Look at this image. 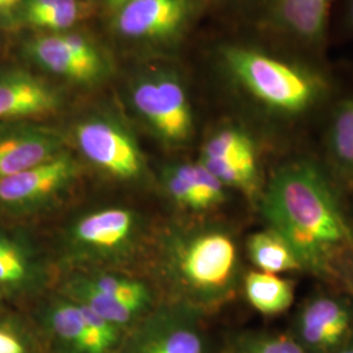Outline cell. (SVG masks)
<instances>
[{"instance_id": "9", "label": "cell", "mask_w": 353, "mask_h": 353, "mask_svg": "<svg viewBox=\"0 0 353 353\" xmlns=\"http://www.w3.org/2000/svg\"><path fill=\"white\" fill-rule=\"evenodd\" d=\"M63 151V138L55 130L29 123L1 125L0 181L42 164Z\"/></svg>"}, {"instance_id": "19", "label": "cell", "mask_w": 353, "mask_h": 353, "mask_svg": "<svg viewBox=\"0 0 353 353\" xmlns=\"http://www.w3.org/2000/svg\"><path fill=\"white\" fill-rule=\"evenodd\" d=\"M245 294L252 307L265 316L285 312L294 296L290 280L262 271H252L245 278Z\"/></svg>"}, {"instance_id": "24", "label": "cell", "mask_w": 353, "mask_h": 353, "mask_svg": "<svg viewBox=\"0 0 353 353\" xmlns=\"http://www.w3.org/2000/svg\"><path fill=\"white\" fill-rule=\"evenodd\" d=\"M81 12L83 10L77 0H58L52 7L26 19V21L37 28L59 32L74 26Z\"/></svg>"}, {"instance_id": "4", "label": "cell", "mask_w": 353, "mask_h": 353, "mask_svg": "<svg viewBox=\"0 0 353 353\" xmlns=\"http://www.w3.org/2000/svg\"><path fill=\"white\" fill-rule=\"evenodd\" d=\"M143 236L140 214L126 207H106L77 217L64 232L63 248L77 265H113L134 254Z\"/></svg>"}, {"instance_id": "16", "label": "cell", "mask_w": 353, "mask_h": 353, "mask_svg": "<svg viewBox=\"0 0 353 353\" xmlns=\"http://www.w3.org/2000/svg\"><path fill=\"white\" fill-rule=\"evenodd\" d=\"M54 335L75 353H108L109 350L85 325L79 305L71 299H58L46 313Z\"/></svg>"}, {"instance_id": "32", "label": "cell", "mask_w": 353, "mask_h": 353, "mask_svg": "<svg viewBox=\"0 0 353 353\" xmlns=\"http://www.w3.org/2000/svg\"><path fill=\"white\" fill-rule=\"evenodd\" d=\"M348 278H347V281H348V285L351 287V290L353 292V268H350L348 270V275H347Z\"/></svg>"}, {"instance_id": "14", "label": "cell", "mask_w": 353, "mask_h": 353, "mask_svg": "<svg viewBox=\"0 0 353 353\" xmlns=\"http://www.w3.org/2000/svg\"><path fill=\"white\" fill-rule=\"evenodd\" d=\"M26 51L43 70L79 84L97 83L108 72V68L80 59L65 45L61 33L32 38L26 43Z\"/></svg>"}, {"instance_id": "25", "label": "cell", "mask_w": 353, "mask_h": 353, "mask_svg": "<svg viewBox=\"0 0 353 353\" xmlns=\"http://www.w3.org/2000/svg\"><path fill=\"white\" fill-rule=\"evenodd\" d=\"M164 185L166 192L178 205L192 211H203L202 203L182 164L170 166L165 170Z\"/></svg>"}, {"instance_id": "22", "label": "cell", "mask_w": 353, "mask_h": 353, "mask_svg": "<svg viewBox=\"0 0 353 353\" xmlns=\"http://www.w3.org/2000/svg\"><path fill=\"white\" fill-rule=\"evenodd\" d=\"M79 275L90 287L108 296H113L115 299L125 301L143 303L147 306L151 303V290L140 280L103 272H89Z\"/></svg>"}, {"instance_id": "3", "label": "cell", "mask_w": 353, "mask_h": 353, "mask_svg": "<svg viewBox=\"0 0 353 353\" xmlns=\"http://www.w3.org/2000/svg\"><path fill=\"white\" fill-rule=\"evenodd\" d=\"M165 276L182 296L203 303L225 299L239 274V254L224 230L173 232L161 246Z\"/></svg>"}, {"instance_id": "29", "label": "cell", "mask_w": 353, "mask_h": 353, "mask_svg": "<svg viewBox=\"0 0 353 353\" xmlns=\"http://www.w3.org/2000/svg\"><path fill=\"white\" fill-rule=\"evenodd\" d=\"M23 0H0V13L8 12L17 7Z\"/></svg>"}, {"instance_id": "17", "label": "cell", "mask_w": 353, "mask_h": 353, "mask_svg": "<svg viewBox=\"0 0 353 353\" xmlns=\"http://www.w3.org/2000/svg\"><path fill=\"white\" fill-rule=\"evenodd\" d=\"M64 293L72 301L88 306L118 327L130 323L147 307V305L119 300L94 290L80 278V275L72 276L64 284Z\"/></svg>"}, {"instance_id": "12", "label": "cell", "mask_w": 353, "mask_h": 353, "mask_svg": "<svg viewBox=\"0 0 353 353\" xmlns=\"http://www.w3.org/2000/svg\"><path fill=\"white\" fill-rule=\"evenodd\" d=\"M351 321V309L343 300L318 296L303 306L297 326L306 345L316 351H327L347 335Z\"/></svg>"}, {"instance_id": "28", "label": "cell", "mask_w": 353, "mask_h": 353, "mask_svg": "<svg viewBox=\"0 0 353 353\" xmlns=\"http://www.w3.org/2000/svg\"><path fill=\"white\" fill-rule=\"evenodd\" d=\"M58 0H26V20L46 11L52 7Z\"/></svg>"}, {"instance_id": "20", "label": "cell", "mask_w": 353, "mask_h": 353, "mask_svg": "<svg viewBox=\"0 0 353 353\" xmlns=\"http://www.w3.org/2000/svg\"><path fill=\"white\" fill-rule=\"evenodd\" d=\"M327 147L334 163L353 173V97L335 109L328 127Z\"/></svg>"}, {"instance_id": "27", "label": "cell", "mask_w": 353, "mask_h": 353, "mask_svg": "<svg viewBox=\"0 0 353 353\" xmlns=\"http://www.w3.org/2000/svg\"><path fill=\"white\" fill-rule=\"evenodd\" d=\"M0 353H28L26 341L12 328L0 326Z\"/></svg>"}, {"instance_id": "11", "label": "cell", "mask_w": 353, "mask_h": 353, "mask_svg": "<svg viewBox=\"0 0 353 353\" xmlns=\"http://www.w3.org/2000/svg\"><path fill=\"white\" fill-rule=\"evenodd\" d=\"M331 0H265L267 20L279 34L319 48L327 33Z\"/></svg>"}, {"instance_id": "15", "label": "cell", "mask_w": 353, "mask_h": 353, "mask_svg": "<svg viewBox=\"0 0 353 353\" xmlns=\"http://www.w3.org/2000/svg\"><path fill=\"white\" fill-rule=\"evenodd\" d=\"M137 353H203L202 339L176 314L163 312L150 325Z\"/></svg>"}, {"instance_id": "21", "label": "cell", "mask_w": 353, "mask_h": 353, "mask_svg": "<svg viewBox=\"0 0 353 353\" xmlns=\"http://www.w3.org/2000/svg\"><path fill=\"white\" fill-rule=\"evenodd\" d=\"M201 157L221 160H242L256 157L252 138L237 127H224L217 130L204 143Z\"/></svg>"}, {"instance_id": "5", "label": "cell", "mask_w": 353, "mask_h": 353, "mask_svg": "<svg viewBox=\"0 0 353 353\" xmlns=\"http://www.w3.org/2000/svg\"><path fill=\"white\" fill-rule=\"evenodd\" d=\"M132 105L166 144L182 145L191 139L194 115L188 92L176 75L141 77L132 88Z\"/></svg>"}, {"instance_id": "8", "label": "cell", "mask_w": 353, "mask_h": 353, "mask_svg": "<svg viewBox=\"0 0 353 353\" xmlns=\"http://www.w3.org/2000/svg\"><path fill=\"white\" fill-rule=\"evenodd\" d=\"M194 0H128L115 17L117 30L130 38L169 39L190 20Z\"/></svg>"}, {"instance_id": "33", "label": "cell", "mask_w": 353, "mask_h": 353, "mask_svg": "<svg viewBox=\"0 0 353 353\" xmlns=\"http://www.w3.org/2000/svg\"><path fill=\"white\" fill-rule=\"evenodd\" d=\"M339 353H353V343L352 344H350L348 347H345L344 350H341Z\"/></svg>"}, {"instance_id": "31", "label": "cell", "mask_w": 353, "mask_h": 353, "mask_svg": "<svg viewBox=\"0 0 353 353\" xmlns=\"http://www.w3.org/2000/svg\"><path fill=\"white\" fill-rule=\"evenodd\" d=\"M108 1L114 7H122L123 4H126L128 0H108Z\"/></svg>"}, {"instance_id": "7", "label": "cell", "mask_w": 353, "mask_h": 353, "mask_svg": "<svg viewBox=\"0 0 353 353\" xmlns=\"http://www.w3.org/2000/svg\"><path fill=\"white\" fill-rule=\"evenodd\" d=\"M79 164L65 151L0 181V204L16 212H34L68 194L79 178Z\"/></svg>"}, {"instance_id": "10", "label": "cell", "mask_w": 353, "mask_h": 353, "mask_svg": "<svg viewBox=\"0 0 353 353\" xmlns=\"http://www.w3.org/2000/svg\"><path fill=\"white\" fill-rule=\"evenodd\" d=\"M62 93L46 80L21 71L0 74V121H20L57 112Z\"/></svg>"}, {"instance_id": "6", "label": "cell", "mask_w": 353, "mask_h": 353, "mask_svg": "<svg viewBox=\"0 0 353 353\" xmlns=\"http://www.w3.org/2000/svg\"><path fill=\"white\" fill-rule=\"evenodd\" d=\"M80 152L94 166L121 181L140 179L144 157L132 134L109 115H92L75 128Z\"/></svg>"}, {"instance_id": "30", "label": "cell", "mask_w": 353, "mask_h": 353, "mask_svg": "<svg viewBox=\"0 0 353 353\" xmlns=\"http://www.w3.org/2000/svg\"><path fill=\"white\" fill-rule=\"evenodd\" d=\"M345 23L350 26V29L353 30V0L347 1V7H345Z\"/></svg>"}, {"instance_id": "23", "label": "cell", "mask_w": 353, "mask_h": 353, "mask_svg": "<svg viewBox=\"0 0 353 353\" xmlns=\"http://www.w3.org/2000/svg\"><path fill=\"white\" fill-rule=\"evenodd\" d=\"M199 163L214 174L223 186H230L252 192L258 179V161L256 159L246 160H221V159H204Z\"/></svg>"}, {"instance_id": "18", "label": "cell", "mask_w": 353, "mask_h": 353, "mask_svg": "<svg viewBox=\"0 0 353 353\" xmlns=\"http://www.w3.org/2000/svg\"><path fill=\"white\" fill-rule=\"evenodd\" d=\"M248 252L252 263L262 272L278 275L303 268L290 243L271 228L250 236Z\"/></svg>"}, {"instance_id": "1", "label": "cell", "mask_w": 353, "mask_h": 353, "mask_svg": "<svg viewBox=\"0 0 353 353\" xmlns=\"http://www.w3.org/2000/svg\"><path fill=\"white\" fill-rule=\"evenodd\" d=\"M262 211L270 228L290 243L303 268L323 271L332 252L351 242L326 178L310 161L279 169L265 189Z\"/></svg>"}, {"instance_id": "26", "label": "cell", "mask_w": 353, "mask_h": 353, "mask_svg": "<svg viewBox=\"0 0 353 353\" xmlns=\"http://www.w3.org/2000/svg\"><path fill=\"white\" fill-rule=\"evenodd\" d=\"M243 353H305L303 347L290 338H261L249 341Z\"/></svg>"}, {"instance_id": "13", "label": "cell", "mask_w": 353, "mask_h": 353, "mask_svg": "<svg viewBox=\"0 0 353 353\" xmlns=\"http://www.w3.org/2000/svg\"><path fill=\"white\" fill-rule=\"evenodd\" d=\"M49 270L43 259L24 241L0 230V290L29 294L42 290Z\"/></svg>"}, {"instance_id": "2", "label": "cell", "mask_w": 353, "mask_h": 353, "mask_svg": "<svg viewBox=\"0 0 353 353\" xmlns=\"http://www.w3.org/2000/svg\"><path fill=\"white\" fill-rule=\"evenodd\" d=\"M219 55L233 83L278 118H300L327 96V79L310 64L236 43L223 46Z\"/></svg>"}]
</instances>
